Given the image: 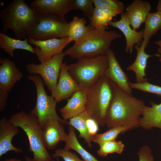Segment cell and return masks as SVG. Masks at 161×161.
I'll use <instances>...</instances> for the list:
<instances>
[{"label": "cell", "mask_w": 161, "mask_h": 161, "mask_svg": "<svg viewBox=\"0 0 161 161\" xmlns=\"http://www.w3.org/2000/svg\"><path fill=\"white\" fill-rule=\"evenodd\" d=\"M113 86L114 96L107 111L105 125L109 129L119 126L134 128L139 126L144 103L127 93L114 82Z\"/></svg>", "instance_id": "1"}, {"label": "cell", "mask_w": 161, "mask_h": 161, "mask_svg": "<svg viewBox=\"0 0 161 161\" xmlns=\"http://www.w3.org/2000/svg\"><path fill=\"white\" fill-rule=\"evenodd\" d=\"M39 16L24 0H13L0 11L2 32L12 30L17 39L22 40L36 24Z\"/></svg>", "instance_id": "2"}, {"label": "cell", "mask_w": 161, "mask_h": 161, "mask_svg": "<svg viewBox=\"0 0 161 161\" xmlns=\"http://www.w3.org/2000/svg\"><path fill=\"white\" fill-rule=\"evenodd\" d=\"M122 37L116 31L93 29L82 40L75 43L64 52L65 55L77 59L106 55L112 42Z\"/></svg>", "instance_id": "3"}, {"label": "cell", "mask_w": 161, "mask_h": 161, "mask_svg": "<svg viewBox=\"0 0 161 161\" xmlns=\"http://www.w3.org/2000/svg\"><path fill=\"white\" fill-rule=\"evenodd\" d=\"M114 95L113 82L104 75L87 91L85 110L99 125L105 126L107 113Z\"/></svg>", "instance_id": "4"}, {"label": "cell", "mask_w": 161, "mask_h": 161, "mask_svg": "<svg viewBox=\"0 0 161 161\" xmlns=\"http://www.w3.org/2000/svg\"><path fill=\"white\" fill-rule=\"evenodd\" d=\"M9 119L13 124L21 128L26 134L30 151L33 154V161L52 160L43 142L42 127L35 116L30 112L22 111L13 114Z\"/></svg>", "instance_id": "5"}, {"label": "cell", "mask_w": 161, "mask_h": 161, "mask_svg": "<svg viewBox=\"0 0 161 161\" xmlns=\"http://www.w3.org/2000/svg\"><path fill=\"white\" fill-rule=\"evenodd\" d=\"M74 64L67 65L72 77L82 89L87 91L101 77L104 75L108 66L106 55L79 58Z\"/></svg>", "instance_id": "6"}, {"label": "cell", "mask_w": 161, "mask_h": 161, "mask_svg": "<svg viewBox=\"0 0 161 161\" xmlns=\"http://www.w3.org/2000/svg\"><path fill=\"white\" fill-rule=\"evenodd\" d=\"M69 23L56 15L39 13L37 22L27 37L36 40H44L68 37Z\"/></svg>", "instance_id": "7"}, {"label": "cell", "mask_w": 161, "mask_h": 161, "mask_svg": "<svg viewBox=\"0 0 161 161\" xmlns=\"http://www.w3.org/2000/svg\"><path fill=\"white\" fill-rule=\"evenodd\" d=\"M27 78L34 83L36 91L35 105L30 113L36 117L42 127L48 123L56 120L66 123L58 115L57 102L51 95L46 93L41 77L38 75H29Z\"/></svg>", "instance_id": "8"}, {"label": "cell", "mask_w": 161, "mask_h": 161, "mask_svg": "<svg viewBox=\"0 0 161 161\" xmlns=\"http://www.w3.org/2000/svg\"><path fill=\"white\" fill-rule=\"evenodd\" d=\"M65 55L63 52L55 55L44 63L39 64L33 63L29 64L26 66L27 72L30 75H39L51 94L57 84L61 68Z\"/></svg>", "instance_id": "9"}, {"label": "cell", "mask_w": 161, "mask_h": 161, "mask_svg": "<svg viewBox=\"0 0 161 161\" xmlns=\"http://www.w3.org/2000/svg\"><path fill=\"white\" fill-rule=\"evenodd\" d=\"M29 43L35 46L34 54L41 63L47 61L55 55L62 53L64 49L71 42L68 37L44 40H36L28 38Z\"/></svg>", "instance_id": "10"}, {"label": "cell", "mask_w": 161, "mask_h": 161, "mask_svg": "<svg viewBox=\"0 0 161 161\" xmlns=\"http://www.w3.org/2000/svg\"><path fill=\"white\" fill-rule=\"evenodd\" d=\"M66 64L63 63L56 86L51 94L57 103L68 99L76 92L82 89L77 82L69 73Z\"/></svg>", "instance_id": "11"}, {"label": "cell", "mask_w": 161, "mask_h": 161, "mask_svg": "<svg viewBox=\"0 0 161 161\" xmlns=\"http://www.w3.org/2000/svg\"><path fill=\"white\" fill-rule=\"evenodd\" d=\"M108 66L104 75L128 94L132 95V89L128 78L121 67L112 50L109 49L106 53Z\"/></svg>", "instance_id": "12"}, {"label": "cell", "mask_w": 161, "mask_h": 161, "mask_svg": "<svg viewBox=\"0 0 161 161\" xmlns=\"http://www.w3.org/2000/svg\"><path fill=\"white\" fill-rule=\"evenodd\" d=\"M0 90L9 92L23 77L14 62L7 58H0Z\"/></svg>", "instance_id": "13"}, {"label": "cell", "mask_w": 161, "mask_h": 161, "mask_svg": "<svg viewBox=\"0 0 161 161\" xmlns=\"http://www.w3.org/2000/svg\"><path fill=\"white\" fill-rule=\"evenodd\" d=\"M73 0H35L30 7L38 13H49L65 18L66 14L73 10Z\"/></svg>", "instance_id": "14"}, {"label": "cell", "mask_w": 161, "mask_h": 161, "mask_svg": "<svg viewBox=\"0 0 161 161\" xmlns=\"http://www.w3.org/2000/svg\"><path fill=\"white\" fill-rule=\"evenodd\" d=\"M66 123L59 120L49 122L42 127L43 141L47 150H53L62 141L65 142L68 137L63 124Z\"/></svg>", "instance_id": "15"}, {"label": "cell", "mask_w": 161, "mask_h": 161, "mask_svg": "<svg viewBox=\"0 0 161 161\" xmlns=\"http://www.w3.org/2000/svg\"><path fill=\"white\" fill-rule=\"evenodd\" d=\"M151 10V5L148 1L134 0L127 7L124 14L130 25L136 30L144 22Z\"/></svg>", "instance_id": "16"}, {"label": "cell", "mask_w": 161, "mask_h": 161, "mask_svg": "<svg viewBox=\"0 0 161 161\" xmlns=\"http://www.w3.org/2000/svg\"><path fill=\"white\" fill-rule=\"evenodd\" d=\"M19 127L12 123L9 119L2 118L0 120V157L8 152L22 153V149L14 146L12 143L13 137L20 132Z\"/></svg>", "instance_id": "17"}, {"label": "cell", "mask_w": 161, "mask_h": 161, "mask_svg": "<svg viewBox=\"0 0 161 161\" xmlns=\"http://www.w3.org/2000/svg\"><path fill=\"white\" fill-rule=\"evenodd\" d=\"M109 25L119 29L124 34L126 40L125 50L131 53L134 45H139L143 39V30L138 32L133 30L127 21L124 13L121 14L120 19L111 21Z\"/></svg>", "instance_id": "18"}, {"label": "cell", "mask_w": 161, "mask_h": 161, "mask_svg": "<svg viewBox=\"0 0 161 161\" xmlns=\"http://www.w3.org/2000/svg\"><path fill=\"white\" fill-rule=\"evenodd\" d=\"M87 92L83 89L76 92L67 100L66 105L60 109L62 119L65 122L85 110Z\"/></svg>", "instance_id": "19"}, {"label": "cell", "mask_w": 161, "mask_h": 161, "mask_svg": "<svg viewBox=\"0 0 161 161\" xmlns=\"http://www.w3.org/2000/svg\"><path fill=\"white\" fill-rule=\"evenodd\" d=\"M147 45L143 41L140 46L136 45L135 48L137 55L134 62L126 68L127 71L133 72L135 75L136 82L141 83L147 81L146 77L145 69L148 59L152 55L147 54L145 51Z\"/></svg>", "instance_id": "20"}, {"label": "cell", "mask_w": 161, "mask_h": 161, "mask_svg": "<svg viewBox=\"0 0 161 161\" xmlns=\"http://www.w3.org/2000/svg\"><path fill=\"white\" fill-rule=\"evenodd\" d=\"M150 104L151 106L145 105L143 107L139 126L145 129L154 127L161 129V103L151 102Z\"/></svg>", "instance_id": "21"}, {"label": "cell", "mask_w": 161, "mask_h": 161, "mask_svg": "<svg viewBox=\"0 0 161 161\" xmlns=\"http://www.w3.org/2000/svg\"><path fill=\"white\" fill-rule=\"evenodd\" d=\"M123 13L105 7H95L90 19V25L94 29L105 30L112 18Z\"/></svg>", "instance_id": "22"}, {"label": "cell", "mask_w": 161, "mask_h": 161, "mask_svg": "<svg viewBox=\"0 0 161 161\" xmlns=\"http://www.w3.org/2000/svg\"><path fill=\"white\" fill-rule=\"evenodd\" d=\"M0 48L11 57L14 56L16 49H23L34 53V48L28 43V38L24 40L12 38L2 32H0Z\"/></svg>", "instance_id": "23"}, {"label": "cell", "mask_w": 161, "mask_h": 161, "mask_svg": "<svg viewBox=\"0 0 161 161\" xmlns=\"http://www.w3.org/2000/svg\"><path fill=\"white\" fill-rule=\"evenodd\" d=\"M86 22L85 18L75 16L69 23L68 37L71 42H78L93 29L90 25L86 26Z\"/></svg>", "instance_id": "24"}, {"label": "cell", "mask_w": 161, "mask_h": 161, "mask_svg": "<svg viewBox=\"0 0 161 161\" xmlns=\"http://www.w3.org/2000/svg\"><path fill=\"white\" fill-rule=\"evenodd\" d=\"M88 114L85 110L78 115L72 117L66 122V124L73 127L79 132V137L83 139L89 148L92 147V136L90 134L86 120Z\"/></svg>", "instance_id": "25"}, {"label": "cell", "mask_w": 161, "mask_h": 161, "mask_svg": "<svg viewBox=\"0 0 161 161\" xmlns=\"http://www.w3.org/2000/svg\"><path fill=\"white\" fill-rule=\"evenodd\" d=\"M65 142V149L76 151L85 161H100L81 145L76 137L75 129L72 126L69 127L68 137Z\"/></svg>", "instance_id": "26"}, {"label": "cell", "mask_w": 161, "mask_h": 161, "mask_svg": "<svg viewBox=\"0 0 161 161\" xmlns=\"http://www.w3.org/2000/svg\"><path fill=\"white\" fill-rule=\"evenodd\" d=\"M144 23L143 41L147 45L151 37L161 29V14L158 11L149 13Z\"/></svg>", "instance_id": "27"}, {"label": "cell", "mask_w": 161, "mask_h": 161, "mask_svg": "<svg viewBox=\"0 0 161 161\" xmlns=\"http://www.w3.org/2000/svg\"><path fill=\"white\" fill-rule=\"evenodd\" d=\"M134 128L130 126H119L110 128L105 132L97 134L92 137V141L97 144L100 146L104 143L115 140L120 133Z\"/></svg>", "instance_id": "28"}, {"label": "cell", "mask_w": 161, "mask_h": 161, "mask_svg": "<svg viewBox=\"0 0 161 161\" xmlns=\"http://www.w3.org/2000/svg\"><path fill=\"white\" fill-rule=\"evenodd\" d=\"M99 146L100 148L97 153L100 157H105L110 154H121L123 151L125 145L121 141H117L115 139L106 142Z\"/></svg>", "instance_id": "29"}, {"label": "cell", "mask_w": 161, "mask_h": 161, "mask_svg": "<svg viewBox=\"0 0 161 161\" xmlns=\"http://www.w3.org/2000/svg\"><path fill=\"white\" fill-rule=\"evenodd\" d=\"M92 0H73V10H79L86 17L89 19L92 17L94 8Z\"/></svg>", "instance_id": "30"}, {"label": "cell", "mask_w": 161, "mask_h": 161, "mask_svg": "<svg viewBox=\"0 0 161 161\" xmlns=\"http://www.w3.org/2000/svg\"><path fill=\"white\" fill-rule=\"evenodd\" d=\"M129 85L132 89H136L161 96V86L151 84L148 81L141 83L130 82Z\"/></svg>", "instance_id": "31"}, {"label": "cell", "mask_w": 161, "mask_h": 161, "mask_svg": "<svg viewBox=\"0 0 161 161\" xmlns=\"http://www.w3.org/2000/svg\"><path fill=\"white\" fill-rule=\"evenodd\" d=\"M95 7H105L118 10L123 13L125 10L124 4L117 0H92Z\"/></svg>", "instance_id": "32"}, {"label": "cell", "mask_w": 161, "mask_h": 161, "mask_svg": "<svg viewBox=\"0 0 161 161\" xmlns=\"http://www.w3.org/2000/svg\"><path fill=\"white\" fill-rule=\"evenodd\" d=\"M52 156L54 158L61 157L64 161H85L80 159L76 153L64 148L56 149Z\"/></svg>", "instance_id": "33"}, {"label": "cell", "mask_w": 161, "mask_h": 161, "mask_svg": "<svg viewBox=\"0 0 161 161\" xmlns=\"http://www.w3.org/2000/svg\"><path fill=\"white\" fill-rule=\"evenodd\" d=\"M139 161H154V159L150 147L144 145L141 147L137 153Z\"/></svg>", "instance_id": "34"}, {"label": "cell", "mask_w": 161, "mask_h": 161, "mask_svg": "<svg viewBox=\"0 0 161 161\" xmlns=\"http://www.w3.org/2000/svg\"><path fill=\"white\" fill-rule=\"evenodd\" d=\"M8 92L0 90V111H3L6 106Z\"/></svg>", "instance_id": "35"}, {"label": "cell", "mask_w": 161, "mask_h": 161, "mask_svg": "<svg viewBox=\"0 0 161 161\" xmlns=\"http://www.w3.org/2000/svg\"><path fill=\"white\" fill-rule=\"evenodd\" d=\"M154 43L159 47L157 49V52L160 55H161V40L155 41Z\"/></svg>", "instance_id": "36"}, {"label": "cell", "mask_w": 161, "mask_h": 161, "mask_svg": "<svg viewBox=\"0 0 161 161\" xmlns=\"http://www.w3.org/2000/svg\"><path fill=\"white\" fill-rule=\"evenodd\" d=\"M157 11L161 14V0L158 1L157 7Z\"/></svg>", "instance_id": "37"}, {"label": "cell", "mask_w": 161, "mask_h": 161, "mask_svg": "<svg viewBox=\"0 0 161 161\" xmlns=\"http://www.w3.org/2000/svg\"><path fill=\"white\" fill-rule=\"evenodd\" d=\"M3 161H22L21 160L15 158H11L6 159Z\"/></svg>", "instance_id": "38"}, {"label": "cell", "mask_w": 161, "mask_h": 161, "mask_svg": "<svg viewBox=\"0 0 161 161\" xmlns=\"http://www.w3.org/2000/svg\"><path fill=\"white\" fill-rule=\"evenodd\" d=\"M24 158L25 161H33L32 159L30 157L25 156Z\"/></svg>", "instance_id": "39"}, {"label": "cell", "mask_w": 161, "mask_h": 161, "mask_svg": "<svg viewBox=\"0 0 161 161\" xmlns=\"http://www.w3.org/2000/svg\"><path fill=\"white\" fill-rule=\"evenodd\" d=\"M159 57H160L159 61L161 63V55H160V56Z\"/></svg>", "instance_id": "40"}, {"label": "cell", "mask_w": 161, "mask_h": 161, "mask_svg": "<svg viewBox=\"0 0 161 161\" xmlns=\"http://www.w3.org/2000/svg\"><path fill=\"white\" fill-rule=\"evenodd\" d=\"M51 161H54V160H52Z\"/></svg>", "instance_id": "41"}, {"label": "cell", "mask_w": 161, "mask_h": 161, "mask_svg": "<svg viewBox=\"0 0 161 161\" xmlns=\"http://www.w3.org/2000/svg\"></svg>", "instance_id": "42"}, {"label": "cell", "mask_w": 161, "mask_h": 161, "mask_svg": "<svg viewBox=\"0 0 161 161\" xmlns=\"http://www.w3.org/2000/svg\"><path fill=\"white\" fill-rule=\"evenodd\" d=\"M58 161H59L58 160Z\"/></svg>", "instance_id": "43"}]
</instances>
